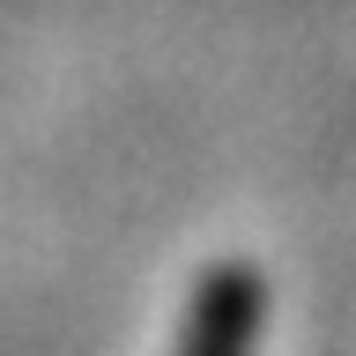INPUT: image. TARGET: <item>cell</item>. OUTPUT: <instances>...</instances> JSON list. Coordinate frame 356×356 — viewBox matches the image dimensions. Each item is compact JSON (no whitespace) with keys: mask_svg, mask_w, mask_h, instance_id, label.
Listing matches in <instances>:
<instances>
[{"mask_svg":"<svg viewBox=\"0 0 356 356\" xmlns=\"http://www.w3.org/2000/svg\"><path fill=\"white\" fill-rule=\"evenodd\" d=\"M260 275L252 267H216L208 282L193 289V312H186V334H178L171 356H252L260 349Z\"/></svg>","mask_w":356,"mask_h":356,"instance_id":"cell-1","label":"cell"}]
</instances>
